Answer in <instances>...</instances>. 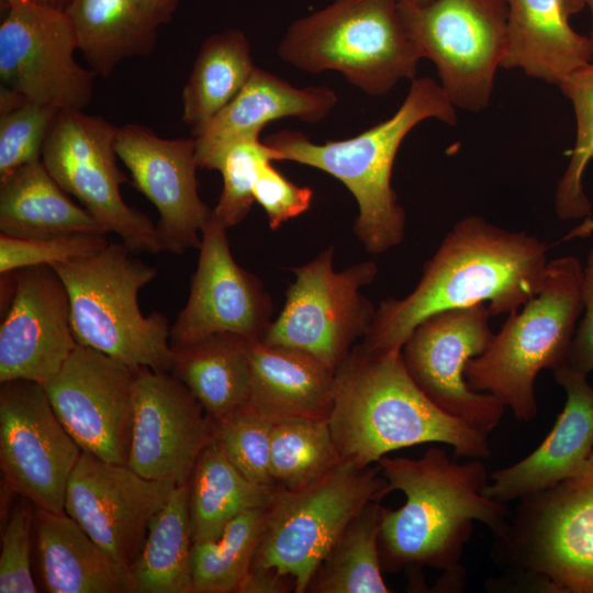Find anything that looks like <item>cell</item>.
<instances>
[{"instance_id": "obj_24", "label": "cell", "mask_w": 593, "mask_h": 593, "mask_svg": "<svg viewBox=\"0 0 593 593\" xmlns=\"http://www.w3.org/2000/svg\"><path fill=\"white\" fill-rule=\"evenodd\" d=\"M250 393L247 404L259 415L327 418L331 414L335 371L313 355L288 346L247 339Z\"/></svg>"}, {"instance_id": "obj_8", "label": "cell", "mask_w": 593, "mask_h": 593, "mask_svg": "<svg viewBox=\"0 0 593 593\" xmlns=\"http://www.w3.org/2000/svg\"><path fill=\"white\" fill-rule=\"evenodd\" d=\"M281 59L307 72H340L370 96L414 80L423 55L400 0H333L294 21L278 45Z\"/></svg>"}, {"instance_id": "obj_34", "label": "cell", "mask_w": 593, "mask_h": 593, "mask_svg": "<svg viewBox=\"0 0 593 593\" xmlns=\"http://www.w3.org/2000/svg\"><path fill=\"white\" fill-rule=\"evenodd\" d=\"M269 505L238 515L219 538L193 544L192 593H237L251 569Z\"/></svg>"}, {"instance_id": "obj_44", "label": "cell", "mask_w": 593, "mask_h": 593, "mask_svg": "<svg viewBox=\"0 0 593 593\" xmlns=\"http://www.w3.org/2000/svg\"><path fill=\"white\" fill-rule=\"evenodd\" d=\"M288 578L281 577L273 571L250 569L240 583L237 593H277L286 592ZM292 582V581H291ZM293 583V582H292Z\"/></svg>"}, {"instance_id": "obj_26", "label": "cell", "mask_w": 593, "mask_h": 593, "mask_svg": "<svg viewBox=\"0 0 593 593\" xmlns=\"http://www.w3.org/2000/svg\"><path fill=\"white\" fill-rule=\"evenodd\" d=\"M41 584L49 593H132L130 570L66 513L34 507Z\"/></svg>"}, {"instance_id": "obj_37", "label": "cell", "mask_w": 593, "mask_h": 593, "mask_svg": "<svg viewBox=\"0 0 593 593\" xmlns=\"http://www.w3.org/2000/svg\"><path fill=\"white\" fill-rule=\"evenodd\" d=\"M276 161V152L259 137L244 138L231 144L210 164L219 170L223 189L212 215L226 228L242 222L255 202L254 187L261 167Z\"/></svg>"}, {"instance_id": "obj_19", "label": "cell", "mask_w": 593, "mask_h": 593, "mask_svg": "<svg viewBox=\"0 0 593 593\" xmlns=\"http://www.w3.org/2000/svg\"><path fill=\"white\" fill-rule=\"evenodd\" d=\"M213 438V421L184 383L169 371L135 369L130 468L150 480L188 484Z\"/></svg>"}, {"instance_id": "obj_43", "label": "cell", "mask_w": 593, "mask_h": 593, "mask_svg": "<svg viewBox=\"0 0 593 593\" xmlns=\"http://www.w3.org/2000/svg\"><path fill=\"white\" fill-rule=\"evenodd\" d=\"M582 298L584 315L575 329L562 366L588 374L593 371V247L588 255L584 268Z\"/></svg>"}, {"instance_id": "obj_4", "label": "cell", "mask_w": 593, "mask_h": 593, "mask_svg": "<svg viewBox=\"0 0 593 593\" xmlns=\"http://www.w3.org/2000/svg\"><path fill=\"white\" fill-rule=\"evenodd\" d=\"M435 119L457 123V110L433 78L412 80L398 111L388 120L342 141L311 142L296 131H280L264 138L276 160L306 165L338 179L358 204L354 232L366 250L382 254L402 243L405 212L398 203L391 175L399 147L421 122Z\"/></svg>"}, {"instance_id": "obj_3", "label": "cell", "mask_w": 593, "mask_h": 593, "mask_svg": "<svg viewBox=\"0 0 593 593\" xmlns=\"http://www.w3.org/2000/svg\"><path fill=\"white\" fill-rule=\"evenodd\" d=\"M328 423L340 460L358 468L424 443L450 445L456 456L488 459V433L454 417L416 385L402 353L354 346L335 371Z\"/></svg>"}, {"instance_id": "obj_9", "label": "cell", "mask_w": 593, "mask_h": 593, "mask_svg": "<svg viewBox=\"0 0 593 593\" xmlns=\"http://www.w3.org/2000/svg\"><path fill=\"white\" fill-rule=\"evenodd\" d=\"M380 467L342 461L335 469L295 490L279 488L268 507L251 569L273 571L309 590L331 549L353 519L388 493Z\"/></svg>"}, {"instance_id": "obj_49", "label": "cell", "mask_w": 593, "mask_h": 593, "mask_svg": "<svg viewBox=\"0 0 593 593\" xmlns=\"http://www.w3.org/2000/svg\"><path fill=\"white\" fill-rule=\"evenodd\" d=\"M434 0H400L403 4L414 5V7H423L428 3H430Z\"/></svg>"}, {"instance_id": "obj_2", "label": "cell", "mask_w": 593, "mask_h": 593, "mask_svg": "<svg viewBox=\"0 0 593 593\" xmlns=\"http://www.w3.org/2000/svg\"><path fill=\"white\" fill-rule=\"evenodd\" d=\"M377 463L389 493L400 490L406 496L398 510L381 507L382 571L430 567L457 574L473 522L495 535L512 515L506 503L484 495L489 475L479 460L457 463L433 447L418 459L384 456Z\"/></svg>"}, {"instance_id": "obj_17", "label": "cell", "mask_w": 593, "mask_h": 593, "mask_svg": "<svg viewBox=\"0 0 593 593\" xmlns=\"http://www.w3.org/2000/svg\"><path fill=\"white\" fill-rule=\"evenodd\" d=\"M135 369L78 345L43 387L53 410L80 449L127 465Z\"/></svg>"}, {"instance_id": "obj_11", "label": "cell", "mask_w": 593, "mask_h": 593, "mask_svg": "<svg viewBox=\"0 0 593 593\" xmlns=\"http://www.w3.org/2000/svg\"><path fill=\"white\" fill-rule=\"evenodd\" d=\"M118 128L83 110H60L42 161L56 182L134 254H157L163 246L156 225L121 195V184L128 179L116 164Z\"/></svg>"}, {"instance_id": "obj_31", "label": "cell", "mask_w": 593, "mask_h": 593, "mask_svg": "<svg viewBox=\"0 0 593 593\" xmlns=\"http://www.w3.org/2000/svg\"><path fill=\"white\" fill-rule=\"evenodd\" d=\"M192 548L188 484L175 485L130 567L132 593H192Z\"/></svg>"}, {"instance_id": "obj_14", "label": "cell", "mask_w": 593, "mask_h": 593, "mask_svg": "<svg viewBox=\"0 0 593 593\" xmlns=\"http://www.w3.org/2000/svg\"><path fill=\"white\" fill-rule=\"evenodd\" d=\"M490 316L485 303L436 313L401 349L407 372L434 404L488 434L500 424L505 405L491 393L471 390L465 371L493 338Z\"/></svg>"}, {"instance_id": "obj_20", "label": "cell", "mask_w": 593, "mask_h": 593, "mask_svg": "<svg viewBox=\"0 0 593 593\" xmlns=\"http://www.w3.org/2000/svg\"><path fill=\"white\" fill-rule=\"evenodd\" d=\"M115 150L135 188L159 213L156 227L163 251L180 255L199 249L212 210L198 193L194 137L163 138L131 123L119 126Z\"/></svg>"}, {"instance_id": "obj_32", "label": "cell", "mask_w": 593, "mask_h": 593, "mask_svg": "<svg viewBox=\"0 0 593 593\" xmlns=\"http://www.w3.org/2000/svg\"><path fill=\"white\" fill-rule=\"evenodd\" d=\"M250 43L239 30L206 38L182 90V121L193 136L239 92L255 70Z\"/></svg>"}, {"instance_id": "obj_51", "label": "cell", "mask_w": 593, "mask_h": 593, "mask_svg": "<svg viewBox=\"0 0 593 593\" xmlns=\"http://www.w3.org/2000/svg\"><path fill=\"white\" fill-rule=\"evenodd\" d=\"M7 7H9L10 4L16 2V1H20V0H2Z\"/></svg>"}, {"instance_id": "obj_45", "label": "cell", "mask_w": 593, "mask_h": 593, "mask_svg": "<svg viewBox=\"0 0 593 593\" xmlns=\"http://www.w3.org/2000/svg\"><path fill=\"white\" fill-rule=\"evenodd\" d=\"M179 0H142L146 9L157 19L159 24L168 23Z\"/></svg>"}, {"instance_id": "obj_47", "label": "cell", "mask_w": 593, "mask_h": 593, "mask_svg": "<svg viewBox=\"0 0 593 593\" xmlns=\"http://www.w3.org/2000/svg\"><path fill=\"white\" fill-rule=\"evenodd\" d=\"M566 4L570 16L578 14L585 7L584 0H566Z\"/></svg>"}, {"instance_id": "obj_29", "label": "cell", "mask_w": 593, "mask_h": 593, "mask_svg": "<svg viewBox=\"0 0 593 593\" xmlns=\"http://www.w3.org/2000/svg\"><path fill=\"white\" fill-rule=\"evenodd\" d=\"M247 338L217 333L199 340L171 346L170 371L200 402L212 421L247 404L250 369Z\"/></svg>"}, {"instance_id": "obj_33", "label": "cell", "mask_w": 593, "mask_h": 593, "mask_svg": "<svg viewBox=\"0 0 593 593\" xmlns=\"http://www.w3.org/2000/svg\"><path fill=\"white\" fill-rule=\"evenodd\" d=\"M381 500L347 526L318 567L309 589L320 593H388L379 551Z\"/></svg>"}, {"instance_id": "obj_25", "label": "cell", "mask_w": 593, "mask_h": 593, "mask_svg": "<svg viewBox=\"0 0 593 593\" xmlns=\"http://www.w3.org/2000/svg\"><path fill=\"white\" fill-rule=\"evenodd\" d=\"M506 52L501 67L560 86L593 61V42L569 23L566 0H504Z\"/></svg>"}, {"instance_id": "obj_13", "label": "cell", "mask_w": 593, "mask_h": 593, "mask_svg": "<svg viewBox=\"0 0 593 593\" xmlns=\"http://www.w3.org/2000/svg\"><path fill=\"white\" fill-rule=\"evenodd\" d=\"M81 452L42 384L1 382L0 465L11 491L38 508L65 513L68 481Z\"/></svg>"}, {"instance_id": "obj_39", "label": "cell", "mask_w": 593, "mask_h": 593, "mask_svg": "<svg viewBox=\"0 0 593 593\" xmlns=\"http://www.w3.org/2000/svg\"><path fill=\"white\" fill-rule=\"evenodd\" d=\"M60 109L31 100L0 111V181L42 159Z\"/></svg>"}, {"instance_id": "obj_21", "label": "cell", "mask_w": 593, "mask_h": 593, "mask_svg": "<svg viewBox=\"0 0 593 593\" xmlns=\"http://www.w3.org/2000/svg\"><path fill=\"white\" fill-rule=\"evenodd\" d=\"M226 230L213 215L202 230L198 266L188 301L170 326V346L217 333L261 338L270 325L271 300L260 280L236 264Z\"/></svg>"}, {"instance_id": "obj_46", "label": "cell", "mask_w": 593, "mask_h": 593, "mask_svg": "<svg viewBox=\"0 0 593 593\" xmlns=\"http://www.w3.org/2000/svg\"><path fill=\"white\" fill-rule=\"evenodd\" d=\"M593 233V217L589 216L583 220L581 224L571 230L566 236L564 240L573 238H584Z\"/></svg>"}, {"instance_id": "obj_36", "label": "cell", "mask_w": 593, "mask_h": 593, "mask_svg": "<svg viewBox=\"0 0 593 593\" xmlns=\"http://www.w3.org/2000/svg\"><path fill=\"white\" fill-rule=\"evenodd\" d=\"M559 88L573 105L577 135L570 161L556 189L555 210L564 221L586 219L592 208L582 179L593 157V61L572 72Z\"/></svg>"}, {"instance_id": "obj_50", "label": "cell", "mask_w": 593, "mask_h": 593, "mask_svg": "<svg viewBox=\"0 0 593 593\" xmlns=\"http://www.w3.org/2000/svg\"><path fill=\"white\" fill-rule=\"evenodd\" d=\"M584 3H585V7H589L591 11V15H592V29H591L590 38L593 42V0H584Z\"/></svg>"}, {"instance_id": "obj_38", "label": "cell", "mask_w": 593, "mask_h": 593, "mask_svg": "<svg viewBox=\"0 0 593 593\" xmlns=\"http://www.w3.org/2000/svg\"><path fill=\"white\" fill-rule=\"evenodd\" d=\"M273 421L248 404L213 421L214 439L232 465L257 484L276 485L271 475Z\"/></svg>"}, {"instance_id": "obj_10", "label": "cell", "mask_w": 593, "mask_h": 593, "mask_svg": "<svg viewBox=\"0 0 593 593\" xmlns=\"http://www.w3.org/2000/svg\"><path fill=\"white\" fill-rule=\"evenodd\" d=\"M404 23L423 58L437 69L455 108L484 110L507 42L504 0H434L423 7L400 2Z\"/></svg>"}, {"instance_id": "obj_15", "label": "cell", "mask_w": 593, "mask_h": 593, "mask_svg": "<svg viewBox=\"0 0 593 593\" xmlns=\"http://www.w3.org/2000/svg\"><path fill=\"white\" fill-rule=\"evenodd\" d=\"M0 24L1 85L31 101L83 110L96 72L75 59V34L65 11L20 0Z\"/></svg>"}, {"instance_id": "obj_7", "label": "cell", "mask_w": 593, "mask_h": 593, "mask_svg": "<svg viewBox=\"0 0 593 593\" xmlns=\"http://www.w3.org/2000/svg\"><path fill=\"white\" fill-rule=\"evenodd\" d=\"M70 301V321L78 345L97 349L132 369L170 371V326L159 312L145 316L139 290L157 269L134 256L123 243L52 266Z\"/></svg>"}, {"instance_id": "obj_5", "label": "cell", "mask_w": 593, "mask_h": 593, "mask_svg": "<svg viewBox=\"0 0 593 593\" xmlns=\"http://www.w3.org/2000/svg\"><path fill=\"white\" fill-rule=\"evenodd\" d=\"M490 555L506 586L593 593V452L573 475L519 499Z\"/></svg>"}, {"instance_id": "obj_41", "label": "cell", "mask_w": 593, "mask_h": 593, "mask_svg": "<svg viewBox=\"0 0 593 593\" xmlns=\"http://www.w3.org/2000/svg\"><path fill=\"white\" fill-rule=\"evenodd\" d=\"M34 504H15L5 521L0 550V592L35 593L38 591L31 567V536Z\"/></svg>"}, {"instance_id": "obj_48", "label": "cell", "mask_w": 593, "mask_h": 593, "mask_svg": "<svg viewBox=\"0 0 593 593\" xmlns=\"http://www.w3.org/2000/svg\"><path fill=\"white\" fill-rule=\"evenodd\" d=\"M40 4L65 11L71 0H33Z\"/></svg>"}, {"instance_id": "obj_23", "label": "cell", "mask_w": 593, "mask_h": 593, "mask_svg": "<svg viewBox=\"0 0 593 593\" xmlns=\"http://www.w3.org/2000/svg\"><path fill=\"white\" fill-rule=\"evenodd\" d=\"M337 103L336 93L324 86L293 87L258 67L239 92L194 136L198 167L209 169L231 144L259 137L267 123L284 118L316 123Z\"/></svg>"}, {"instance_id": "obj_6", "label": "cell", "mask_w": 593, "mask_h": 593, "mask_svg": "<svg viewBox=\"0 0 593 593\" xmlns=\"http://www.w3.org/2000/svg\"><path fill=\"white\" fill-rule=\"evenodd\" d=\"M584 269L574 256L548 262L539 291L522 311L510 314L481 355L466 366V380L475 392L494 395L525 423L538 412L535 381L542 369L567 359L583 313Z\"/></svg>"}, {"instance_id": "obj_22", "label": "cell", "mask_w": 593, "mask_h": 593, "mask_svg": "<svg viewBox=\"0 0 593 593\" xmlns=\"http://www.w3.org/2000/svg\"><path fill=\"white\" fill-rule=\"evenodd\" d=\"M567 393L563 411L544 441L521 461L489 475L483 493L507 503L573 475L593 452V388L588 374L564 366L553 371Z\"/></svg>"}, {"instance_id": "obj_35", "label": "cell", "mask_w": 593, "mask_h": 593, "mask_svg": "<svg viewBox=\"0 0 593 593\" xmlns=\"http://www.w3.org/2000/svg\"><path fill=\"white\" fill-rule=\"evenodd\" d=\"M342 462L327 418L288 417L271 430V475L277 486L295 490Z\"/></svg>"}, {"instance_id": "obj_40", "label": "cell", "mask_w": 593, "mask_h": 593, "mask_svg": "<svg viewBox=\"0 0 593 593\" xmlns=\"http://www.w3.org/2000/svg\"><path fill=\"white\" fill-rule=\"evenodd\" d=\"M107 234H83L48 239H20L0 234V273L53 266L91 255L108 244Z\"/></svg>"}, {"instance_id": "obj_16", "label": "cell", "mask_w": 593, "mask_h": 593, "mask_svg": "<svg viewBox=\"0 0 593 593\" xmlns=\"http://www.w3.org/2000/svg\"><path fill=\"white\" fill-rule=\"evenodd\" d=\"M1 292L0 383L44 385L78 346L67 289L52 266L42 265L1 273Z\"/></svg>"}, {"instance_id": "obj_30", "label": "cell", "mask_w": 593, "mask_h": 593, "mask_svg": "<svg viewBox=\"0 0 593 593\" xmlns=\"http://www.w3.org/2000/svg\"><path fill=\"white\" fill-rule=\"evenodd\" d=\"M277 489L244 477L213 438L200 454L188 482L193 544L214 540L238 515L268 506Z\"/></svg>"}, {"instance_id": "obj_27", "label": "cell", "mask_w": 593, "mask_h": 593, "mask_svg": "<svg viewBox=\"0 0 593 593\" xmlns=\"http://www.w3.org/2000/svg\"><path fill=\"white\" fill-rule=\"evenodd\" d=\"M0 232L20 239L109 233L69 198L42 159L0 181Z\"/></svg>"}, {"instance_id": "obj_28", "label": "cell", "mask_w": 593, "mask_h": 593, "mask_svg": "<svg viewBox=\"0 0 593 593\" xmlns=\"http://www.w3.org/2000/svg\"><path fill=\"white\" fill-rule=\"evenodd\" d=\"M65 13L97 75L109 76L122 60L146 56L156 45L160 24L142 0H71Z\"/></svg>"}, {"instance_id": "obj_42", "label": "cell", "mask_w": 593, "mask_h": 593, "mask_svg": "<svg viewBox=\"0 0 593 593\" xmlns=\"http://www.w3.org/2000/svg\"><path fill=\"white\" fill-rule=\"evenodd\" d=\"M312 198L311 188L296 186L284 178L272 161L261 167L254 187L255 202L265 210L271 230L305 212Z\"/></svg>"}, {"instance_id": "obj_12", "label": "cell", "mask_w": 593, "mask_h": 593, "mask_svg": "<svg viewBox=\"0 0 593 593\" xmlns=\"http://www.w3.org/2000/svg\"><path fill=\"white\" fill-rule=\"evenodd\" d=\"M333 255L328 247L293 269L283 309L259 339L306 351L336 371L371 326L376 309L360 289L374 280L378 267L362 261L336 272Z\"/></svg>"}, {"instance_id": "obj_18", "label": "cell", "mask_w": 593, "mask_h": 593, "mask_svg": "<svg viewBox=\"0 0 593 593\" xmlns=\"http://www.w3.org/2000/svg\"><path fill=\"white\" fill-rule=\"evenodd\" d=\"M175 485L82 451L68 481L65 513L130 570L145 544L152 519Z\"/></svg>"}, {"instance_id": "obj_1", "label": "cell", "mask_w": 593, "mask_h": 593, "mask_svg": "<svg viewBox=\"0 0 593 593\" xmlns=\"http://www.w3.org/2000/svg\"><path fill=\"white\" fill-rule=\"evenodd\" d=\"M547 250L545 242L526 232L479 215L462 217L425 264L415 289L381 301L361 345L400 351L418 324L447 310L486 303L491 315L515 313L539 291Z\"/></svg>"}]
</instances>
